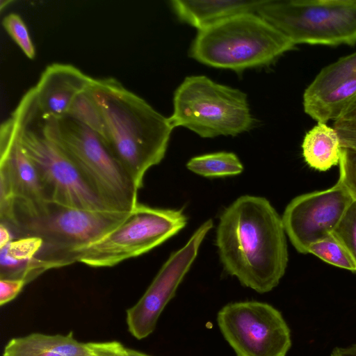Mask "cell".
Segmentation results:
<instances>
[{
    "label": "cell",
    "mask_w": 356,
    "mask_h": 356,
    "mask_svg": "<svg viewBox=\"0 0 356 356\" xmlns=\"http://www.w3.org/2000/svg\"><path fill=\"white\" fill-rule=\"evenodd\" d=\"M88 90L102 114L105 142L136 188L164 158L173 128L140 96L112 78L94 79Z\"/></svg>",
    "instance_id": "obj_2"
},
{
    "label": "cell",
    "mask_w": 356,
    "mask_h": 356,
    "mask_svg": "<svg viewBox=\"0 0 356 356\" xmlns=\"http://www.w3.org/2000/svg\"><path fill=\"white\" fill-rule=\"evenodd\" d=\"M131 212L79 209L50 202L40 211L16 213L10 229L17 238H41L43 246L37 258L51 269L72 264L73 252L104 236Z\"/></svg>",
    "instance_id": "obj_5"
},
{
    "label": "cell",
    "mask_w": 356,
    "mask_h": 356,
    "mask_svg": "<svg viewBox=\"0 0 356 356\" xmlns=\"http://www.w3.org/2000/svg\"><path fill=\"white\" fill-rule=\"evenodd\" d=\"M332 234L345 246L356 264V200L348 207Z\"/></svg>",
    "instance_id": "obj_24"
},
{
    "label": "cell",
    "mask_w": 356,
    "mask_h": 356,
    "mask_svg": "<svg viewBox=\"0 0 356 356\" xmlns=\"http://www.w3.org/2000/svg\"><path fill=\"white\" fill-rule=\"evenodd\" d=\"M2 25L24 54L29 58L33 59L35 56V47L21 17L16 13L8 14L3 17Z\"/></svg>",
    "instance_id": "obj_23"
},
{
    "label": "cell",
    "mask_w": 356,
    "mask_h": 356,
    "mask_svg": "<svg viewBox=\"0 0 356 356\" xmlns=\"http://www.w3.org/2000/svg\"><path fill=\"white\" fill-rule=\"evenodd\" d=\"M191 172L206 177L237 175L243 170L238 156L232 152H219L191 158L186 163Z\"/></svg>",
    "instance_id": "obj_19"
},
{
    "label": "cell",
    "mask_w": 356,
    "mask_h": 356,
    "mask_svg": "<svg viewBox=\"0 0 356 356\" xmlns=\"http://www.w3.org/2000/svg\"><path fill=\"white\" fill-rule=\"evenodd\" d=\"M339 181L356 200V150L342 148Z\"/></svg>",
    "instance_id": "obj_25"
},
{
    "label": "cell",
    "mask_w": 356,
    "mask_h": 356,
    "mask_svg": "<svg viewBox=\"0 0 356 356\" xmlns=\"http://www.w3.org/2000/svg\"><path fill=\"white\" fill-rule=\"evenodd\" d=\"M302 149L303 158L309 166L318 171H326L339 163L342 147L333 127L317 122L306 133Z\"/></svg>",
    "instance_id": "obj_18"
},
{
    "label": "cell",
    "mask_w": 356,
    "mask_h": 356,
    "mask_svg": "<svg viewBox=\"0 0 356 356\" xmlns=\"http://www.w3.org/2000/svg\"><path fill=\"white\" fill-rule=\"evenodd\" d=\"M257 13L295 45L356 43V0H268Z\"/></svg>",
    "instance_id": "obj_8"
},
{
    "label": "cell",
    "mask_w": 356,
    "mask_h": 356,
    "mask_svg": "<svg viewBox=\"0 0 356 356\" xmlns=\"http://www.w3.org/2000/svg\"><path fill=\"white\" fill-rule=\"evenodd\" d=\"M356 97V51L323 67L303 94L305 113L317 122L336 120Z\"/></svg>",
    "instance_id": "obj_14"
},
{
    "label": "cell",
    "mask_w": 356,
    "mask_h": 356,
    "mask_svg": "<svg viewBox=\"0 0 356 356\" xmlns=\"http://www.w3.org/2000/svg\"><path fill=\"white\" fill-rule=\"evenodd\" d=\"M13 1L10 0H1L0 1V10H3L4 7H6L8 4L12 3Z\"/></svg>",
    "instance_id": "obj_31"
},
{
    "label": "cell",
    "mask_w": 356,
    "mask_h": 356,
    "mask_svg": "<svg viewBox=\"0 0 356 356\" xmlns=\"http://www.w3.org/2000/svg\"><path fill=\"white\" fill-rule=\"evenodd\" d=\"M285 234L282 217L267 199L239 197L221 213L216 230L224 269L257 292L271 291L288 264Z\"/></svg>",
    "instance_id": "obj_1"
},
{
    "label": "cell",
    "mask_w": 356,
    "mask_h": 356,
    "mask_svg": "<svg viewBox=\"0 0 356 356\" xmlns=\"http://www.w3.org/2000/svg\"><path fill=\"white\" fill-rule=\"evenodd\" d=\"M88 343L68 334L31 333L11 339L5 346L2 356H90Z\"/></svg>",
    "instance_id": "obj_17"
},
{
    "label": "cell",
    "mask_w": 356,
    "mask_h": 356,
    "mask_svg": "<svg viewBox=\"0 0 356 356\" xmlns=\"http://www.w3.org/2000/svg\"><path fill=\"white\" fill-rule=\"evenodd\" d=\"M330 356H356V345L347 348H337Z\"/></svg>",
    "instance_id": "obj_29"
},
{
    "label": "cell",
    "mask_w": 356,
    "mask_h": 356,
    "mask_svg": "<svg viewBox=\"0 0 356 356\" xmlns=\"http://www.w3.org/2000/svg\"><path fill=\"white\" fill-rule=\"evenodd\" d=\"M182 209L139 204L118 226L96 241L71 254L72 263L112 267L145 254L177 234L186 225Z\"/></svg>",
    "instance_id": "obj_9"
},
{
    "label": "cell",
    "mask_w": 356,
    "mask_h": 356,
    "mask_svg": "<svg viewBox=\"0 0 356 356\" xmlns=\"http://www.w3.org/2000/svg\"><path fill=\"white\" fill-rule=\"evenodd\" d=\"M41 116L45 131L70 156L105 206L132 211L138 203V190L103 138L71 116Z\"/></svg>",
    "instance_id": "obj_6"
},
{
    "label": "cell",
    "mask_w": 356,
    "mask_h": 356,
    "mask_svg": "<svg viewBox=\"0 0 356 356\" xmlns=\"http://www.w3.org/2000/svg\"><path fill=\"white\" fill-rule=\"evenodd\" d=\"M26 284L22 279H0V305L15 299Z\"/></svg>",
    "instance_id": "obj_27"
},
{
    "label": "cell",
    "mask_w": 356,
    "mask_h": 356,
    "mask_svg": "<svg viewBox=\"0 0 356 356\" xmlns=\"http://www.w3.org/2000/svg\"><path fill=\"white\" fill-rule=\"evenodd\" d=\"M90 356H128L127 348L118 341L90 342Z\"/></svg>",
    "instance_id": "obj_26"
},
{
    "label": "cell",
    "mask_w": 356,
    "mask_h": 356,
    "mask_svg": "<svg viewBox=\"0 0 356 356\" xmlns=\"http://www.w3.org/2000/svg\"><path fill=\"white\" fill-rule=\"evenodd\" d=\"M168 120L204 138L236 136L254 123L246 93L204 75L186 76L177 88Z\"/></svg>",
    "instance_id": "obj_7"
},
{
    "label": "cell",
    "mask_w": 356,
    "mask_h": 356,
    "mask_svg": "<svg viewBox=\"0 0 356 356\" xmlns=\"http://www.w3.org/2000/svg\"><path fill=\"white\" fill-rule=\"evenodd\" d=\"M342 148L356 150V97L334 120Z\"/></svg>",
    "instance_id": "obj_22"
},
{
    "label": "cell",
    "mask_w": 356,
    "mask_h": 356,
    "mask_svg": "<svg viewBox=\"0 0 356 356\" xmlns=\"http://www.w3.org/2000/svg\"><path fill=\"white\" fill-rule=\"evenodd\" d=\"M127 355L128 356H150L145 353L127 348Z\"/></svg>",
    "instance_id": "obj_30"
},
{
    "label": "cell",
    "mask_w": 356,
    "mask_h": 356,
    "mask_svg": "<svg viewBox=\"0 0 356 356\" xmlns=\"http://www.w3.org/2000/svg\"><path fill=\"white\" fill-rule=\"evenodd\" d=\"M212 227L211 219L201 225L181 248L170 254L143 296L127 309L128 330L136 339H144L154 330L160 314L174 297Z\"/></svg>",
    "instance_id": "obj_12"
},
{
    "label": "cell",
    "mask_w": 356,
    "mask_h": 356,
    "mask_svg": "<svg viewBox=\"0 0 356 356\" xmlns=\"http://www.w3.org/2000/svg\"><path fill=\"white\" fill-rule=\"evenodd\" d=\"M0 188L8 190L15 200V213H32L50 202L38 172L24 152L12 116L0 127Z\"/></svg>",
    "instance_id": "obj_13"
},
{
    "label": "cell",
    "mask_w": 356,
    "mask_h": 356,
    "mask_svg": "<svg viewBox=\"0 0 356 356\" xmlns=\"http://www.w3.org/2000/svg\"><path fill=\"white\" fill-rule=\"evenodd\" d=\"M94 78L70 64L48 65L33 86L38 107L43 115H67L77 96L88 88Z\"/></svg>",
    "instance_id": "obj_15"
},
{
    "label": "cell",
    "mask_w": 356,
    "mask_h": 356,
    "mask_svg": "<svg viewBox=\"0 0 356 356\" xmlns=\"http://www.w3.org/2000/svg\"><path fill=\"white\" fill-rule=\"evenodd\" d=\"M66 115L80 121L97 133L105 141L106 130L104 120L88 89L77 96Z\"/></svg>",
    "instance_id": "obj_21"
},
{
    "label": "cell",
    "mask_w": 356,
    "mask_h": 356,
    "mask_svg": "<svg viewBox=\"0 0 356 356\" xmlns=\"http://www.w3.org/2000/svg\"><path fill=\"white\" fill-rule=\"evenodd\" d=\"M308 253L329 264L356 273L354 259L333 234L312 243L308 248Z\"/></svg>",
    "instance_id": "obj_20"
},
{
    "label": "cell",
    "mask_w": 356,
    "mask_h": 356,
    "mask_svg": "<svg viewBox=\"0 0 356 356\" xmlns=\"http://www.w3.org/2000/svg\"><path fill=\"white\" fill-rule=\"evenodd\" d=\"M295 46L257 13H245L197 31L188 54L205 65L240 72L268 65Z\"/></svg>",
    "instance_id": "obj_4"
},
{
    "label": "cell",
    "mask_w": 356,
    "mask_h": 356,
    "mask_svg": "<svg viewBox=\"0 0 356 356\" xmlns=\"http://www.w3.org/2000/svg\"><path fill=\"white\" fill-rule=\"evenodd\" d=\"M217 321L237 356H285L291 341L281 313L257 301L230 303L218 312Z\"/></svg>",
    "instance_id": "obj_10"
},
{
    "label": "cell",
    "mask_w": 356,
    "mask_h": 356,
    "mask_svg": "<svg viewBox=\"0 0 356 356\" xmlns=\"http://www.w3.org/2000/svg\"><path fill=\"white\" fill-rule=\"evenodd\" d=\"M13 236L11 230L5 225L0 223V249L15 239Z\"/></svg>",
    "instance_id": "obj_28"
},
{
    "label": "cell",
    "mask_w": 356,
    "mask_h": 356,
    "mask_svg": "<svg viewBox=\"0 0 356 356\" xmlns=\"http://www.w3.org/2000/svg\"><path fill=\"white\" fill-rule=\"evenodd\" d=\"M11 116L19 143L33 163L49 202L79 209H109L45 131L33 87L23 95Z\"/></svg>",
    "instance_id": "obj_3"
},
{
    "label": "cell",
    "mask_w": 356,
    "mask_h": 356,
    "mask_svg": "<svg viewBox=\"0 0 356 356\" xmlns=\"http://www.w3.org/2000/svg\"><path fill=\"white\" fill-rule=\"evenodd\" d=\"M354 198L338 181L328 189L298 195L282 217L286 234L296 250L308 254L309 247L334 232Z\"/></svg>",
    "instance_id": "obj_11"
},
{
    "label": "cell",
    "mask_w": 356,
    "mask_h": 356,
    "mask_svg": "<svg viewBox=\"0 0 356 356\" xmlns=\"http://www.w3.org/2000/svg\"><path fill=\"white\" fill-rule=\"evenodd\" d=\"M266 2V0H173L170 5L180 22L199 31L236 15L257 13Z\"/></svg>",
    "instance_id": "obj_16"
}]
</instances>
